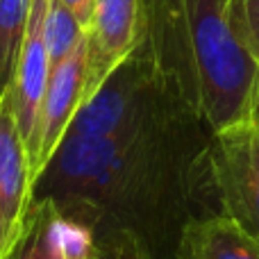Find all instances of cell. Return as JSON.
Instances as JSON below:
<instances>
[{
    "label": "cell",
    "mask_w": 259,
    "mask_h": 259,
    "mask_svg": "<svg viewBox=\"0 0 259 259\" xmlns=\"http://www.w3.org/2000/svg\"><path fill=\"white\" fill-rule=\"evenodd\" d=\"M55 3L64 5L77 21L84 27H89L91 23V14H94V0H55Z\"/></svg>",
    "instance_id": "14"
},
{
    "label": "cell",
    "mask_w": 259,
    "mask_h": 259,
    "mask_svg": "<svg viewBox=\"0 0 259 259\" xmlns=\"http://www.w3.org/2000/svg\"><path fill=\"white\" fill-rule=\"evenodd\" d=\"M200 127L205 121L178 103L105 137H64L36 180L34 198L91 228L103 216L150 211L168 200L178 180H187V161L202 155H189Z\"/></svg>",
    "instance_id": "1"
},
{
    "label": "cell",
    "mask_w": 259,
    "mask_h": 259,
    "mask_svg": "<svg viewBox=\"0 0 259 259\" xmlns=\"http://www.w3.org/2000/svg\"><path fill=\"white\" fill-rule=\"evenodd\" d=\"M239 27L250 55L259 64V0H234Z\"/></svg>",
    "instance_id": "12"
},
{
    "label": "cell",
    "mask_w": 259,
    "mask_h": 259,
    "mask_svg": "<svg viewBox=\"0 0 259 259\" xmlns=\"http://www.w3.org/2000/svg\"><path fill=\"white\" fill-rule=\"evenodd\" d=\"M48 214L50 200L34 198L21 239L14 246V250L7 255V259H59L48 232Z\"/></svg>",
    "instance_id": "11"
},
{
    "label": "cell",
    "mask_w": 259,
    "mask_h": 259,
    "mask_svg": "<svg viewBox=\"0 0 259 259\" xmlns=\"http://www.w3.org/2000/svg\"><path fill=\"white\" fill-rule=\"evenodd\" d=\"M175 259H259V241L221 214L182 225Z\"/></svg>",
    "instance_id": "8"
},
{
    "label": "cell",
    "mask_w": 259,
    "mask_h": 259,
    "mask_svg": "<svg viewBox=\"0 0 259 259\" xmlns=\"http://www.w3.org/2000/svg\"><path fill=\"white\" fill-rule=\"evenodd\" d=\"M84 82H87V36L66 59L50 68L48 87L41 103L39 123H36L34 150L30 157V173L32 182L41 178L48 161L62 146L66 130L71 125L75 112L80 109L84 98Z\"/></svg>",
    "instance_id": "4"
},
{
    "label": "cell",
    "mask_w": 259,
    "mask_h": 259,
    "mask_svg": "<svg viewBox=\"0 0 259 259\" xmlns=\"http://www.w3.org/2000/svg\"><path fill=\"white\" fill-rule=\"evenodd\" d=\"M84 36L87 27L64 5L48 0V9H46L44 18V41L46 50H48L50 68L57 66L62 59H66L84 41Z\"/></svg>",
    "instance_id": "10"
},
{
    "label": "cell",
    "mask_w": 259,
    "mask_h": 259,
    "mask_svg": "<svg viewBox=\"0 0 259 259\" xmlns=\"http://www.w3.org/2000/svg\"><path fill=\"white\" fill-rule=\"evenodd\" d=\"M139 34V0H94L87 27L84 103L130 55Z\"/></svg>",
    "instance_id": "7"
},
{
    "label": "cell",
    "mask_w": 259,
    "mask_h": 259,
    "mask_svg": "<svg viewBox=\"0 0 259 259\" xmlns=\"http://www.w3.org/2000/svg\"><path fill=\"white\" fill-rule=\"evenodd\" d=\"M32 0H0V98L9 91L30 21Z\"/></svg>",
    "instance_id": "9"
},
{
    "label": "cell",
    "mask_w": 259,
    "mask_h": 259,
    "mask_svg": "<svg viewBox=\"0 0 259 259\" xmlns=\"http://www.w3.org/2000/svg\"><path fill=\"white\" fill-rule=\"evenodd\" d=\"M139 27L211 134L250 121L259 64L234 0H139Z\"/></svg>",
    "instance_id": "2"
},
{
    "label": "cell",
    "mask_w": 259,
    "mask_h": 259,
    "mask_svg": "<svg viewBox=\"0 0 259 259\" xmlns=\"http://www.w3.org/2000/svg\"><path fill=\"white\" fill-rule=\"evenodd\" d=\"M250 123L259 125V71L255 80V89H252V103H250Z\"/></svg>",
    "instance_id": "15"
},
{
    "label": "cell",
    "mask_w": 259,
    "mask_h": 259,
    "mask_svg": "<svg viewBox=\"0 0 259 259\" xmlns=\"http://www.w3.org/2000/svg\"><path fill=\"white\" fill-rule=\"evenodd\" d=\"M205 164L221 205L219 214L259 241L257 127L248 121L214 132L205 148Z\"/></svg>",
    "instance_id": "3"
},
{
    "label": "cell",
    "mask_w": 259,
    "mask_h": 259,
    "mask_svg": "<svg viewBox=\"0 0 259 259\" xmlns=\"http://www.w3.org/2000/svg\"><path fill=\"white\" fill-rule=\"evenodd\" d=\"M255 127H257V134H259V125H255Z\"/></svg>",
    "instance_id": "16"
},
{
    "label": "cell",
    "mask_w": 259,
    "mask_h": 259,
    "mask_svg": "<svg viewBox=\"0 0 259 259\" xmlns=\"http://www.w3.org/2000/svg\"><path fill=\"white\" fill-rule=\"evenodd\" d=\"M137 241H123L114 246H100L96 259H139V248L134 246Z\"/></svg>",
    "instance_id": "13"
},
{
    "label": "cell",
    "mask_w": 259,
    "mask_h": 259,
    "mask_svg": "<svg viewBox=\"0 0 259 259\" xmlns=\"http://www.w3.org/2000/svg\"><path fill=\"white\" fill-rule=\"evenodd\" d=\"M46 9H48V0H32L25 39H23L21 46V55H18L12 87L7 91L14 121H16V127L21 132V139L25 141L30 157L32 150H34L36 123H39L41 103H44V94L50 75V59L44 41Z\"/></svg>",
    "instance_id": "6"
},
{
    "label": "cell",
    "mask_w": 259,
    "mask_h": 259,
    "mask_svg": "<svg viewBox=\"0 0 259 259\" xmlns=\"http://www.w3.org/2000/svg\"><path fill=\"white\" fill-rule=\"evenodd\" d=\"M34 200L30 155L14 121L12 103L0 98V259H7L25 228Z\"/></svg>",
    "instance_id": "5"
}]
</instances>
